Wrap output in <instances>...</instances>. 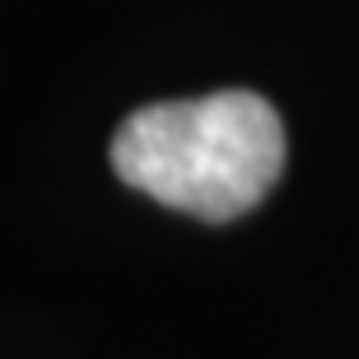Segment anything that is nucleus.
I'll return each instance as SVG.
<instances>
[{
  "mask_svg": "<svg viewBox=\"0 0 359 359\" xmlns=\"http://www.w3.org/2000/svg\"><path fill=\"white\" fill-rule=\"evenodd\" d=\"M112 168L126 187L210 224L262 205L285 168V121L252 89L149 103L117 126Z\"/></svg>",
  "mask_w": 359,
  "mask_h": 359,
  "instance_id": "f257e3e1",
  "label": "nucleus"
}]
</instances>
